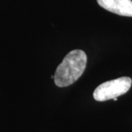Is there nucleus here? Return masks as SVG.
Wrapping results in <instances>:
<instances>
[{
	"label": "nucleus",
	"instance_id": "1",
	"mask_svg": "<svg viewBox=\"0 0 132 132\" xmlns=\"http://www.w3.org/2000/svg\"><path fill=\"white\" fill-rule=\"evenodd\" d=\"M87 62L84 51L75 49L70 52L57 66L54 75V83L59 87H65L73 84L84 73Z\"/></svg>",
	"mask_w": 132,
	"mask_h": 132
},
{
	"label": "nucleus",
	"instance_id": "3",
	"mask_svg": "<svg viewBox=\"0 0 132 132\" xmlns=\"http://www.w3.org/2000/svg\"><path fill=\"white\" fill-rule=\"evenodd\" d=\"M105 10L119 15L132 17L131 0H97Z\"/></svg>",
	"mask_w": 132,
	"mask_h": 132
},
{
	"label": "nucleus",
	"instance_id": "2",
	"mask_svg": "<svg viewBox=\"0 0 132 132\" xmlns=\"http://www.w3.org/2000/svg\"><path fill=\"white\" fill-rule=\"evenodd\" d=\"M129 77H120L98 85L93 92V98L97 101H106L126 93L131 87Z\"/></svg>",
	"mask_w": 132,
	"mask_h": 132
},
{
	"label": "nucleus",
	"instance_id": "4",
	"mask_svg": "<svg viewBox=\"0 0 132 132\" xmlns=\"http://www.w3.org/2000/svg\"><path fill=\"white\" fill-rule=\"evenodd\" d=\"M114 101H118V98H113Z\"/></svg>",
	"mask_w": 132,
	"mask_h": 132
}]
</instances>
